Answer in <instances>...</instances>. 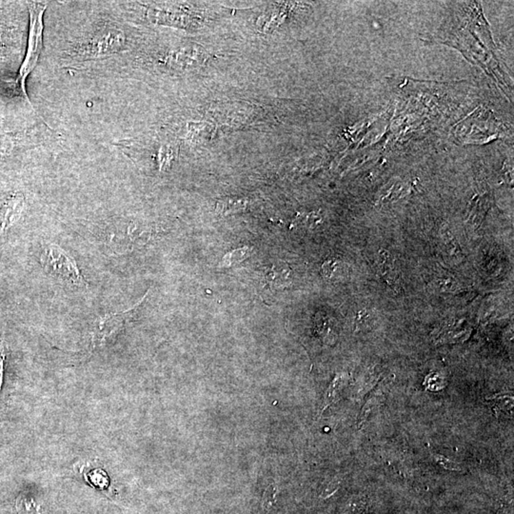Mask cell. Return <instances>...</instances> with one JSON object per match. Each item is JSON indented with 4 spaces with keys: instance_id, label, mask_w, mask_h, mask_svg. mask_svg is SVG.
Masks as SVG:
<instances>
[{
    "instance_id": "6da1fadb",
    "label": "cell",
    "mask_w": 514,
    "mask_h": 514,
    "mask_svg": "<svg viewBox=\"0 0 514 514\" xmlns=\"http://www.w3.org/2000/svg\"><path fill=\"white\" fill-rule=\"evenodd\" d=\"M28 8H29L30 14V32L26 57L20 68L19 75L15 82L10 83V85H12L15 92L21 95L32 106L27 95L26 79L37 66L42 52L43 29H44L43 16L46 11L47 4L42 3V2H30Z\"/></svg>"
},
{
    "instance_id": "7a4b0ae2",
    "label": "cell",
    "mask_w": 514,
    "mask_h": 514,
    "mask_svg": "<svg viewBox=\"0 0 514 514\" xmlns=\"http://www.w3.org/2000/svg\"><path fill=\"white\" fill-rule=\"evenodd\" d=\"M125 45L124 32L117 27H104L87 39L78 42L72 55L78 59H98L120 52Z\"/></svg>"
},
{
    "instance_id": "3957f363",
    "label": "cell",
    "mask_w": 514,
    "mask_h": 514,
    "mask_svg": "<svg viewBox=\"0 0 514 514\" xmlns=\"http://www.w3.org/2000/svg\"><path fill=\"white\" fill-rule=\"evenodd\" d=\"M41 264L48 274L77 288H87L88 283L82 276L74 257L61 247L50 244L43 249Z\"/></svg>"
},
{
    "instance_id": "277c9868",
    "label": "cell",
    "mask_w": 514,
    "mask_h": 514,
    "mask_svg": "<svg viewBox=\"0 0 514 514\" xmlns=\"http://www.w3.org/2000/svg\"><path fill=\"white\" fill-rule=\"evenodd\" d=\"M149 292H150V289L132 308L126 310L124 312L105 314L95 320L92 329H91V342H92L93 351L102 349L105 346L106 343L125 327L126 323L128 320L133 318L141 305L144 303Z\"/></svg>"
},
{
    "instance_id": "5b68a950",
    "label": "cell",
    "mask_w": 514,
    "mask_h": 514,
    "mask_svg": "<svg viewBox=\"0 0 514 514\" xmlns=\"http://www.w3.org/2000/svg\"><path fill=\"white\" fill-rule=\"evenodd\" d=\"M291 269L284 262H274L272 265L264 267L260 272V278L264 288L271 291H280L291 284Z\"/></svg>"
},
{
    "instance_id": "8992f818",
    "label": "cell",
    "mask_w": 514,
    "mask_h": 514,
    "mask_svg": "<svg viewBox=\"0 0 514 514\" xmlns=\"http://www.w3.org/2000/svg\"><path fill=\"white\" fill-rule=\"evenodd\" d=\"M25 206L22 193H15L7 199L0 211V236L6 233L21 218Z\"/></svg>"
},
{
    "instance_id": "52a82bcc",
    "label": "cell",
    "mask_w": 514,
    "mask_h": 514,
    "mask_svg": "<svg viewBox=\"0 0 514 514\" xmlns=\"http://www.w3.org/2000/svg\"><path fill=\"white\" fill-rule=\"evenodd\" d=\"M377 265L384 280L397 291L400 288V276L395 266L394 256L387 249H380L377 254Z\"/></svg>"
},
{
    "instance_id": "ba28073f",
    "label": "cell",
    "mask_w": 514,
    "mask_h": 514,
    "mask_svg": "<svg viewBox=\"0 0 514 514\" xmlns=\"http://www.w3.org/2000/svg\"><path fill=\"white\" fill-rule=\"evenodd\" d=\"M321 274L327 280L340 281L347 276L348 267L337 259H330L322 265Z\"/></svg>"
},
{
    "instance_id": "9c48e42d",
    "label": "cell",
    "mask_w": 514,
    "mask_h": 514,
    "mask_svg": "<svg viewBox=\"0 0 514 514\" xmlns=\"http://www.w3.org/2000/svg\"><path fill=\"white\" fill-rule=\"evenodd\" d=\"M249 201L243 198H222L216 203V213L222 216H231L246 210Z\"/></svg>"
},
{
    "instance_id": "30bf717a",
    "label": "cell",
    "mask_w": 514,
    "mask_h": 514,
    "mask_svg": "<svg viewBox=\"0 0 514 514\" xmlns=\"http://www.w3.org/2000/svg\"><path fill=\"white\" fill-rule=\"evenodd\" d=\"M251 251H253V249L249 248V247H242V248L229 251L223 256L220 267L230 268V267L238 265L251 256Z\"/></svg>"
},
{
    "instance_id": "8fae6325",
    "label": "cell",
    "mask_w": 514,
    "mask_h": 514,
    "mask_svg": "<svg viewBox=\"0 0 514 514\" xmlns=\"http://www.w3.org/2000/svg\"><path fill=\"white\" fill-rule=\"evenodd\" d=\"M16 508L19 514H41L40 506L37 505L32 496L19 495L17 499Z\"/></svg>"
},
{
    "instance_id": "7c38bea8",
    "label": "cell",
    "mask_w": 514,
    "mask_h": 514,
    "mask_svg": "<svg viewBox=\"0 0 514 514\" xmlns=\"http://www.w3.org/2000/svg\"><path fill=\"white\" fill-rule=\"evenodd\" d=\"M382 390L383 389H381V388H380V389L375 390L374 394H372L369 398H368L366 404H365L364 407H363L361 413H360L359 415V426H362L363 424H364L365 422H366V419L370 415V412H372V409H374V407H377L378 404H380L381 398L384 397V394H382Z\"/></svg>"
},
{
    "instance_id": "4fadbf2b",
    "label": "cell",
    "mask_w": 514,
    "mask_h": 514,
    "mask_svg": "<svg viewBox=\"0 0 514 514\" xmlns=\"http://www.w3.org/2000/svg\"><path fill=\"white\" fill-rule=\"evenodd\" d=\"M487 400H493L495 404L496 415L499 412H506L511 415L513 408V397L511 394H495L493 397H487Z\"/></svg>"
},
{
    "instance_id": "5bb4252c",
    "label": "cell",
    "mask_w": 514,
    "mask_h": 514,
    "mask_svg": "<svg viewBox=\"0 0 514 514\" xmlns=\"http://www.w3.org/2000/svg\"><path fill=\"white\" fill-rule=\"evenodd\" d=\"M441 236H442L443 240H444L445 245L447 247L450 256L453 257V258L456 259L457 261L462 259V254H461L459 244H458V242L456 240L452 231L448 230V229H445V230H443L442 233H441Z\"/></svg>"
},
{
    "instance_id": "9a60e30c",
    "label": "cell",
    "mask_w": 514,
    "mask_h": 514,
    "mask_svg": "<svg viewBox=\"0 0 514 514\" xmlns=\"http://www.w3.org/2000/svg\"><path fill=\"white\" fill-rule=\"evenodd\" d=\"M343 383H344V379H343L342 377H336L334 378V381L332 382L331 386H330L329 389L327 390L326 397H325L323 410L330 407V406L334 404V403L336 402L337 400L339 399Z\"/></svg>"
},
{
    "instance_id": "2e32d148",
    "label": "cell",
    "mask_w": 514,
    "mask_h": 514,
    "mask_svg": "<svg viewBox=\"0 0 514 514\" xmlns=\"http://www.w3.org/2000/svg\"><path fill=\"white\" fill-rule=\"evenodd\" d=\"M367 508V500L362 496H354L348 501L343 514H365Z\"/></svg>"
},
{
    "instance_id": "e0dca14e",
    "label": "cell",
    "mask_w": 514,
    "mask_h": 514,
    "mask_svg": "<svg viewBox=\"0 0 514 514\" xmlns=\"http://www.w3.org/2000/svg\"><path fill=\"white\" fill-rule=\"evenodd\" d=\"M277 493H278V488H277L276 484H271L266 488L261 500L262 508L264 511H268L276 505Z\"/></svg>"
},
{
    "instance_id": "ac0fdd59",
    "label": "cell",
    "mask_w": 514,
    "mask_h": 514,
    "mask_svg": "<svg viewBox=\"0 0 514 514\" xmlns=\"http://www.w3.org/2000/svg\"><path fill=\"white\" fill-rule=\"evenodd\" d=\"M432 456L435 462L440 465L441 467L444 468L445 470H455L461 471L462 468L458 465L457 463L453 462V461L448 459L444 455H438V453H432Z\"/></svg>"
},
{
    "instance_id": "d6986e66",
    "label": "cell",
    "mask_w": 514,
    "mask_h": 514,
    "mask_svg": "<svg viewBox=\"0 0 514 514\" xmlns=\"http://www.w3.org/2000/svg\"><path fill=\"white\" fill-rule=\"evenodd\" d=\"M370 321H372L370 312L367 310H362L357 314L356 318H355V327L359 331V330H365L370 326Z\"/></svg>"
},
{
    "instance_id": "ffe728a7",
    "label": "cell",
    "mask_w": 514,
    "mask_h": 514,
    "mask_svg": "<svg viewBox=\"0 0 514 514\" xmlns=\"http://www.w3.org/2000/svg\"><path fill=\"white\" fill-rule=\"evenodd\" d=\"M438 288L442 292H455L458 288V282L452 276H445L438 280Z\"/></svg>"
},
{
    "instance_id": "44dd1931",
    "label": "cell",
    "mask_w": 514,
    "mask_h": 514,
    "mask_svg": "<svg viewBox=\"0 0 514 514\" xmlns=\"http://www.w3.org/2000/svg\"><path fill=\"white\" fill-rule=\"evenodd\" d=\"M6 343L4 337L0 339V392L3 386L5 361H6Z\"/></svg>"
},
{
    "instance_id": "7402d4cb",
    "label": "cell",
    "mask_w": 514,
    "mask_h": 514,
    "mask_svg": "<svg viewBox=\"0 0 514 514\" xmlns=\"http://www.w3.org/2000/svg\"><path fill=\"white\" fill-rule=\"evenodd\" d=\"M426 384H427L428 389L432 390V392H437V390L443 389V387L445 386L442 378L437 374L430 375V377L426 378Z\"/></svg>"
}]
</instances>
